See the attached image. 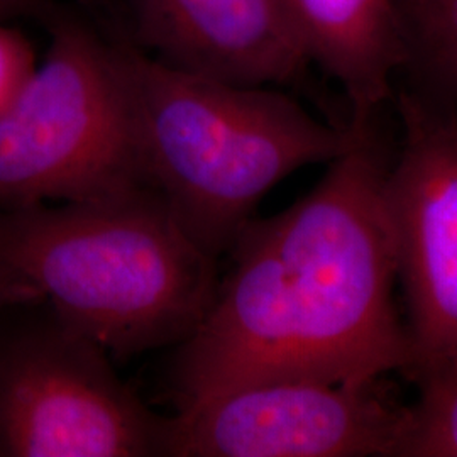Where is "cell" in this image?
<instances>
[{"label":"cell","mask_w":457,"mask_h":457,"mask_svg":"<svg viewBox=\"0 0 457 457\" xmlns=\"http://www.w3.org/2000/svg\"><path fill=\"white\" fill-rule=\"evenodd\" d=\"M368 126L312 192L241 230L228 277L177 351L179 409L262 381L362 385L409 371L386 168Z\"/></svg>","instance_id":"1"},{"label":"cell","mask_w":457,"mask_h":457,"mask_svg":"<svg viewBox=\"0 0 457 457\" xmlns=\"http://www.w3.org/2000/svg\"><path fill=\"white\" fill-rule=\"evenodd\" d=\"M111 53L143 179L215 262L273 187L330 163L360 132L327 126L271 87L192 73L128 43H111Z\"/></svg>","instance_id":"2"},{"label":"cell","mask_w":457,"mask_h":457,"mask_svg":"<svg viewBox=\"0 0 457 457\" xmlns=\"http://www.w3.org/2000/svg\"><path fill=\"white\" fill-rule=\"evenodd\" d=\"M0 262L114 358L180 345L219 285L217 262L151 187L0 209Z\"/></svg>","instance_id":"3"},{"label":"cell","mask_w":457,"mask_h":457,"mask_svg":"<svg viewBox=\"0 0 457 457\" xmlns=\"http://www.w3.org/2000/svg\"><path fill=\"white\" fill-rule=\"evenodd\" d=\"M143 187L111 43L56 19L45 60L0 112V209Z\"/></svg>","instance_id":"4"},{"label":"cell","mask_w":457,"mask_h":457,"mask_svg":"<svg viewBox=\"0 0 457 457\" xmlns=\"http://www.w3.org/2000/svg\"><path fill=\"white\" fill-rule=\"evenodd\" d=\"M166 430L45 298L0 309V457L164 456Z\"/></svg>","instance_id":"5"},{"label":"cell","mask_w":457,"mask_h":457,"mask_svg":"<svg viewBox=\"0 0 457 457\" xmlns=\"http://www.w3.org/2000/svg\"><path fill=\"white\" fill-rule=\"evenodd\" d=\"M376 383L277 379L213 393L168 417L164 456H395L407 410Z\"/></svg>","instance_id":"6"},{"label":"cell","mask_w":457,"mask_h":457,"mask_svg":"<svg viewBox=\"0 0 457 457\" xmlns=\"http://www.w3.org/2000/svg\"><path fill=\"white\" fill-rule=\"evenodd\" d=\"M405 139L386 170L398 277L409 298V373L422 379L457 356V119L402 105Z\"/></svg>","instance_id":"7"},{"label":"cell","mask_w":457,"mask_h":457,"mask_svg":"<svg viewBox=\"0 0 457 457\" xmlns=\"http://www.w3.org/2000/svg\"><path fill=\"white\" fill-rule=\"evenodd\" d=\"M149 54L222 82L273 87L312 65L288 0H136Z\"/></svg>","instance_id":"8"},{"label":"cell","mask_w":457,"mask_h":457,"mask_svg":"<svg viewBox=\"0 0 457 457\" xmlns=\"http://www.w3.org/2000/svg\"><path fill=\"white\" fill-rule=\"evenodd\" d=\"M312 65L343 87L353 122L370 124L407 54L395 0H288Z\"/></svg>","instance_id":"9"},{"label":"cell","mask_w":457,"mask_h":457,"mask_svg":"<svg viewBox=\"0 0 457 457\" xmlns=\"http://www.w3.org/2000/svg\"><path fill=\"white\" fill-rule=\"evenodd\" d=\"M417 383L395 456L457 457V356Z\"/></svg>","instance_id":"10"},{"label":"cell","mask_w":457,"mask_h":457,"mask_svg":"<svg viewBox=\"0 0 457 457\" xmlns=\"http://www.w3.org/2000/svg\"><path fill=\"white\" fill-rule=\"evenodd\" d=\"M403 31L407 54L417 51L425 71L457 97V0H410Z\"/></svg>","instance_id":"11"},{"label":"cell","mask_w":457,"mask_h":457,"mask_svg":"<svg viewBox=\"0 0 457 457\" xmlns=\"http://www.w3.org/2000/svg\"><path fill=\"white\" fill-rule=\"evenodd\" d=\"M36 65L29 41L0 24V112L29 79Z\"/></svg>","instance_id":"12"},{"label":"cell","mask_w":457,"mask_h":457,"mask_svg":"<svg viewBox=\"0 0 457 457\" xmlns=\"http://www.w3.org/2000/svg\"><path fill=\"white\" fill-rule=\"evenodd\" d=\"M45 298L29 279L14 268L0 262V309L14 303H24Z\"/></svg>","instance_id":"13"},{"label":"cell","mask_w":457,"mask_h":457,"mask_svg":"<svg viewBox=\"0 0 457 457\" xmlns=\"http://www.w3.org/2000/svg\"><path fill=\"white\" fill-rule=\"evenodd\" d=\"M36 4L37 0H0V19L31 11L36 7Z\"/></svg>","instance_id":"14"}]
</instances>
